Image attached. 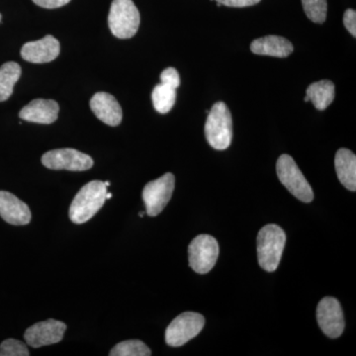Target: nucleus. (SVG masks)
<instances>
[{"label":"nucleus","instance_id":"obj_30","mask_svg":"<svg viewBox=\"0 0 356 356\" xmlns=\"http://www.w3.org/2000/svg\"><path fill=\"white\" fill-rule=\"evenodd\" d=\"M145 212H140V217L144 216Z\"/></svg>","mask_w":356,"mask_h":356},{"label":"nucleus","instance_id":"obj_14","mask_svg":"<svg viewBox=\"0 0 356 356\" xmlns=\"http://www.w3.org/2000/svg\"><path fill=\"white\" fill-rule=\"evenodd\" d=\"M89 105L95 116L103 123L112 127L120 125L123 112L113 95L107 92H97L92 96Z\"/></svg>","mask_w":356,"mask_h":356},{"label":"nucleus","instance_id":"obj_22","mask_svg":"<svg viewBox=\"0 0 356 356\" xmlns=\"http://www.w3.org/2000/svg\"><path fill=\"white\" fill-rule=\"evenodd\" d=\"M304 11L309 19L318 24H323L327 19V0H302Z\"/></svg>","mask_w":356,"mask_h":356},{"label":"nucleus","instance_id":"obj_9","mask_svg":"<svg viewBox=\"0 0 356 356\" xmlns=\"http://www.w3.org/2000/svg\"><path fill=\"white\" fill-rule=\"evenodd\" d=\"M42 163L54 170L84 172L93 166V159L88 154L74 149H58L47 152L42 156Z\"/></svg>","mask_w":356,"mask_h":356},{"label":"nucleus","instance_id":"obj_19","mask_svg":"<svg viewBox=\"0 0 356 356\" xmlns=\"http://www.w3.org/2000/svg\"><path fill=\"white\" fill-rule=\"evenodd\" d=\"M21 67L17 63L8 62L0 67V102H6L13 93L14 86L19 81Z\"/></svg>","mask_w":356,"mask_h":356},{"label":"nucleus","instance_id":"obj_29","mask_svg":"<svg viewBox=\"0 0 356 356\" xmlns=\"http://www.w3.org/2000/svg\"><path fill=\"white\" fill-rule=\"evenodd\" d=\"M104 184L107 187L110 186V181H105Z\"/></svg>","mask_w":356,"mask_h":356},{"label":"nucleus","instance_id":"obj_3","mask_svg":"<svg viewBox=\"0 0 356 356\" xmlns=\"http://www.w3.org/2000/svg\"><path fill=\"white\" fill-rule=\"evenodd\" d=\"M205 136L213 149L224 151L231 146L233 139V120L226 103L217 102L208 113Z\"/></svg>","mask_w":356,"mask_h":356},{"label":"nucleus","instance_id":"obj_6","mask_svg":"<svg viewBox=\"0 0 356 356\" xmlns=\"http://www.w3.org/2000/svg\"><path fill=\"white\" fill-rule=\"evenodd\" d=\"M205 325V318L195 312H184L170 323L165 331V343L178 348L197 337Z\"/></svg>","mask_w":356,"mask_h":356},{"label":"nucleus","instance_id":"obj_21","mask_svg":"<svg viewBox=\"0 0 356 356\" xmlns=\"http://www.w3.org/2000/svg\"><path fill=\"white\" fill-rule=\"evenodd\" d=\"M151 355L152 351L147 348V344L139 339L122 341L116 344L109 353L110 356H149Z\"/></svg>","mask_w":356,"mask_h":356},{"label":"nucleus","instance_id":"obj_26","mask_svg":"<svg viewBox=\"0 0 356 356\" xmlns=\"http://www.w3.org/2000/svg\"><path fill=\"white\" fill-rule=\"evenodd\" d=\"M217 3L229 7H247L259 3L261 0H216Z\"/></svg>","mask_w":356,"mask_h":356},{"label":"nucleus","instance_id":"obj_5","mask_svg":"<svg viewBox=\"0 0 356 356\" xmlns=\"http://www.w3.org/2000/svg\"><path fill=\"white\" fill-rule=\"evenodd\" d=\"M276 172L281 184L287 191L302 202L310 203L314 199V192L310 184L294 159L289 154H282L276 163Z\"/></svg>","mask_w":356,"mask_h":356},{"label":"nucleus","instance_id":"obj_4","mask_svg":"<svg viewBox=\"0 0 356 356\" xmlns=\"http://www.w3.org/2000/svg\"><path fill=\"white\" fill-rule=\"evenodd\" d=\"M140 16L133 0H113L108 16L110 31L119 39H130L137 34Z\"/></svg>","mask_w":356,"mask_h":356},{"label":"nucleus","instance_id":"obj_20","mask_svg":"<svg viewBox=\"0 0 356 356\" xmlns=\"http://www.w3.org/2000/svg\"><path fill=\"white\" fill-rule=\"evenodd\" d=\"M152 99H153L154 109L159 113H168L177 102V89L166 84H158L152 93Z\"/></svg>","mask_w":356,"mask_h":356},{"label":"nucleus","instance_id":"obj_1","mask_svg":"<svg viewBox=\"0 0 356 356\" xmlns=\"http://www.w3.org/2000/svg\"><path fill=\"white\" fill-rule=\"evenodd\" d=\"M106 193L107 186L100 180L84 185L70 204V221L79 225L89 221L104 205Z\"/></svg>","mask_w":356,"mask_h":356},{"label":"nucleus","instance_id":"obj_12","mask_svg":"<svg viewBox=\"0 0 356 356\" xmlns=\"http://www.w3.org/2000/svg\"><path fill=\"white\" fill-rule=\"evenodd\" d=\"M60 51V42L51 35H47L38 41L26 43L21 49V57L32 64H47L56 60Z\"/></svg>","mask_w":356,"mask_h":356},{"label":"nucleus","instance_id":"obj_31","mask_svg":"<svg viewBox=\"0 0 356 356\" xmlns=\"http://www.w3.org/2000/svg\"><path fill=\"white\" fill-rule=\"evenodd\" d=\"M1 19H2V15H1V14H0V22H1Z\"/></svg>","mask_w":356,"mask_h":356},{"label":"nucleus","instance_id":"obj_24","mask_svg":"<svg viewBox=\"0 0 356 356\" xmlns=\"http://www.w3.org/2000/svg\"><path fill=\"white\" fill-rule=\"evenodd\" d=\"M161 83L166 86H172V88L177 89L180 86L179 74L175 67H168L161 74Z\"/></svg>","mask_w":356,"mask_h":356},{"label":"nucleus","instance_id":"obj_13","mask_svg":"<svg viewBox=\"0 0 356 356\" xmlns=\"http://www.w3.org/2000/svg\"><path fill=\"white\" fill-rule=\"evenodd\" d=\"M0 217L14 226H24L31 221V211L27 204L7 191H0Z\"/></svg>","mask_w":356,"mask_h":356},{"label":"nucleus","instance_id":"obj_11","mask_svg":"<svg viewBox=\"0 0 356 356\" xmlns=\"http://www.w3.org/2000/svg\"><path fill=\"white\" fill-rule=\"evenodd\" d=\"M65 331L67 325L65 323L50 318L28 327L24 334V339L30 346L39 348L60 343L64 337Z\"/></svg>","mask_w":356,"mask_h":356},{"label":"nucleus","instance_id":"obj_10","mask_svg":"<svg viewBox=\"0 0 356 356\" xmlns=\"http://www.w3.org/2000/svg\"><path fill=\"white\" fill-rule=\"evenodd\" d=\"M317 320L325 336L337 339L343 334L346 327L343 312L336 298L325 297L321 300L317 308Z\"/></svg>","mask_w":356,"mask_h":356},{"label":"nucleus","instance_id":"obj_7","mask_svg":"<svg viewBox=\"0 0 356 356\" xmlns=\"http://www.w3.org/2000/svg\"><path fill=\"white\" fill-rule=\"evenodd\" d=\"M219 252V245L214 236H197L188 247L189 266L199 274L208 273L216 264Z\"/></svg>","mask_w":356,"mask_h":356},{"label":"nucleus","instance_id":"obj_15","mask_svg":"<svg viewBox=\"0 0 356 356\" xmlns=\"http://www.w3.org/2000/svg\"><path fill=\"white\" fill-rule=\"evenodd\" d=\"M60 106L51 99H34L21 109L19 117L31 123L48 124L57 121Z\"/></svg>","mask_w":356,"mask_h":356},{"label":"nucleus","instance_id":"obj_2","mask_svg":"<svg viewBox=\"0 0 356 356\" xmlns=\"http://www.w3.org/2000/svg\"><path fill=\"white\" fill-rule=\"evenodd\" d=\"M257 243L259 266L267 273H273L280 266L286 234L277 225H266L259 231Z\"/></svg>","mask_w":356,"mask_h":356},{"label":"nucleus","instance_id":"obj_25","mask_svg":"<svg viewBox=\"0 0 356 356\" xmlns=\"http://www.w3.org/2000/svg\"><path fill=\"white\" fill-rule=\"evenodd\" d=\"M343 24L348 31L356 37V13L355 9H348L343 14Z\"/></svg>","mask_w":356,"mask_h":356},{"label":"nucleus","instance_id":"obj_16","mask_svg":"<svg viewBox=\"0 0 356 356\" xmlns=\"http://www.w3.org/2000/svg\"><path fill=\"white\" fill-rule=\"evenodd\" d=\"M250 51L255 55L286 58L291 55L294 51V47L289 40L275 36V35H269V36L254 40L250 44Z\"/></svg>","mask_w":356,"mask_h":356},{"label":"nucleus","instance_id":"obj_23","mask_svg":"<svg viewBox=\"0 0 356 356\" xmlns=\"http://www.w3.org/2000/svg\"><path fill=\"white\" fill-rule=\"evenodd\" d=\"M29 350L22 341L8 339L0 344V356H28Z\"/></svg>","mask_w":356,"mask_h":356},{"label":"nucleus","instance_id":"obj_27","mask_svg":"<svg viewBox=\"0 0 356 356\" xmlns=\"http://www.w3.org/2000/svg\"><path fill=\"white\" fill-rule=\"evenodd\" d=\"M32 1L37 6L43 7V8L55 9L67 6L70 0H32Z\"/></svg>","mask_w":356,"mask_h":356},{"label":"nucleus","instance_id":"obj_17","mask_svg":"<svg viewBox=\"0 0 356 356\" xmlns=\"http://www.w3.org/2000/svg\"><path fill=\"white\" fill-rule=\"evenodd\" d=\"M336 172L341 184L348 191H356V156L348 149L337 152L334 159Z\"/></svg>","mask_w":356,"mask_h":356},{"label":"nucleus","instance_id":"obj_8","mask_svg":"<svg viewBox=\"0 0 356 356\" xmlns=\"http://www.w3.org/2000/svg\"><path fill=\"white\" fill-rule=\"evenodd\" d=\"M175 186V177L170 172L146 184L143 191V199L149 217L158 216L163 212L172 198Z\"/></svg>","mask_w":356,"mask_h":356},{"label":"nucleus","instance_id":"obj_28","mask_svg":"<svg viewBox=\"0 0 356 356\" xmlns=\"http://www.w3.org/2000/svg\"><path fill=\"white\" fill-rule=\"evenodd\" d=\"M112 198V194L109 193V192H107L106 193V200H109V199Z\"/></svg>","mask_w":356,"mask_h":356},{"label":"nucleus","instance_id":"obj_18","mask_svg":"<svg viewBox=\"0 0 356 356\" xmlns=\"http://www.w3.org/2000/svg\"><path fill=\"white\" fill-rule=\"evenodd\" d=\"M306 96L318 110L327 109L336 97V86L331 81H317L307 88Z\"/></svg>","mask_w":356,"mask_h":356}]
</instances>
